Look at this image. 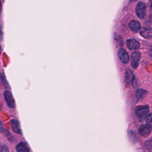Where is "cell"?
<instances>
[{"instance_id":"cell-16","label":"cell","mask_w":152,"mask_h":152,"mask_svg":"<svg viewBox=\"0 0 152 152\" xmlns=\"http://www.w3.org/2000/svg\"><path fill=\"white\" fill-rule=\"evenodd\" d=\"M1 11H2V5H1V0H0V15H1Z\"/></svg>"},{"instance_id":"cell-5","label":"cell","mask_w":152,"mask_h":152,"mask_svg":"<svg viewBox=\"0 0 152 152\" xmlns=\"http://www.w3.org/2000/svg\"><path fill=\"white\" fill-rule=\"evenodd\" d=\"M4 95V98H5V102H6L8 106L10 108H14L15 107L14 100L11 93L8 91H5Z\"/></svg>"},{"instance_id":"cell-11","label":"cell","mask_w":152,"mask_h":152,"mask_svg":"<svg viewBox=\"0 0 152 152\" xmlns=\"http://www.w3.org/2000/svg\"><path fill=\"white\" fill-rule=\"evenodd\" d=\"M134 79V74L133 72L130 69H128L125 72V82L127 84H129L133 81Z\"/></svg>"},{"instance_id":"cell-10","label":"cell","mask_w":152,"mask_h":152,"mask_svg":"<svg viewBox=\"0 0 152 152\" xmlns=\"http://www.w3.org/2000/svg\"><path fill=\"white\" fill-rule=\"evenodd\" d=\"M11 125L12 131L17 134H21V129L18 122L15 119H12L11 121Z\"/></svg>"},{"instance_id":"cell-2","label":"cell","mask_w":152,"mask_h":152,"mask_svg":"<svg viewBox=\"0 0 152 152\" xmlns=\"http://www.w3.org/2000/svg\"><path fill=\"white\" fill-rule=\"evenodd\" d=\"M135 12L137 17L140 18H143L146 14V5L142 2H140L138 3Z\"/></svg>"},{"instance_id":"cell-14","label":"cell","mask_w":152,"mask_h":152,"mask_svg":"<svg viewBox=\"0 0 152 152\" xmlns=\"http://www.w3.org/2000/svg\"><path fill=\"white\" fill-rule=\"evenodd\" d=\"M0 152H9V150L6 145H2L0 146Z\"/></svg>"},{"instance_id":"cell-1","label":"cell","mask_w":152,"mask_h":152,"mask_svg":"<svg viewBox=\"0 0 152 152\" xmlns=\"http://www.w3.org/2000/svg\"><path fill=\"white\" fill-rule=\"evenodd\" d=\"M135 113L140 121H143L147 118L149 113L148 106H139L137 107L135 109Z\"/></svg>"},{"instance_id":"cell-6","label":"cell","mask_w":152,"mask_h":152,"mask_svg":"<svg viewBox=\"0 0 152 152\" xmlns=\"http://www.w3.org/2000/svg\"><path fill=\"white\" fill-rule=\"evenodd\" d=\"M118 56L120 60L124 64L128 63L129 61V56L127 52L124 49H120L118 50Z\"/></svg>"},{"instance_id":"cell-18","label":"cell","mask_w":152,"mask_h":152,"mask_svg":"<svg viewBox=\"0 0 152 152\" xmlns=\"http://www.w3.org/2000/svg\"><path fill=\"white\" fill-rule=\"evenodd\" d=\"M0 109H1V105H0Z\"/></svg>"},{"instance_id":"cell-7","label":"cell","mask_w":152,"mask_h":152,"mask_svg":"<svg viewBox=\"0 0 152 152\" xmlns=\"http://www.w3.org/2000/svg\"><path fill=\"white\" fill-rule=\"evenodd\" d=\"M126 45L130 50L137 49L140 48V43L135 39H131L126 41Z\"/></svg>"},{"instance_id":"cell-4","label":"cell","mask_w":152,"mask_h":152,"mask_svg":"<svg viewBox=\"0 0 152 152\" xmlns=\"http://www.w3.org/2000/svg\"><path fill=\"white\" fill-rule=\"evenodd\" d=\"M151 131V126L150 124L141 125L138 130L139 134L142 137H147Z\"/></svg>"},{"instance_id":"cell-9","label":"cell","mask_w":152,"mask_h":152,"mask_svg":"<svg viewBox=\"0 0 152 152\" xmlns=\"http://www.w3.org/2000/svg\"><path fill=\"white\" fill-rule=\"evenodd\" d=\"M16 150L17 152H30L28 146L25 142H20L16 147Z\"/></svg>"},{"instance_id":"cell-12","label":"cell","mask_w":152,"mask_h":152,"mask_svg":"<svg viewBox=\"0 0 152 152\" xmlns=\"http://www.w3.org/2000/svg\"><path fill=\"white\" fill-rule=\"evenodd\" d=\"M140 34L145 39H150L151 37V31L148 28L144 27L140 30Z\"/></svg>"},{"instance_id":"cell-13","label":"cell","mask_w":152,"mask_h":152,"mask_svg":"<svg viewBox=\"0 0 152 152\" xmlns=\"http://www.w3.org/2000/svg\"><path fill=\"white\" fill-rule=\"evenodd\" d=\"M147 94V91H145V90L138 89L136 91V97L138 100H139L144 97Z\"/></svg>"},{"instance_id":"cell-15","label":"cell","mask_w":152,"mask_h":152,"mask_svg":"<svg viewBox=\"0 0 152 152\" xmlns=\"http://www.w3.org/2000/svg\"><path fill=\"white\" fill-rule=\"evenodd\" d=\"M5 130V128H4V125L3 124V123L2 122V121L0 120V132H2Z\"/></svg>"},{"instance_id":"cell-17","label":"cell","mask_w":152,"mask_h":152,"mask_svg":"<svg viewBox=\"0 0 152 152\" xmlns=\"http://www.w3.org/2000/svg\"><path fill=\"white\" fill-rule=\"evenodd\" d=\"M1 51H2V49H1V46H0V55H1Z\"/></svg>"},{"instance_id":"cell-3","label":"cell","mask_w":152,"mask_h":152,"mask_svg":"<svg viewBox=\"0 0 152 152\" xmlns=\"http://www.w3.org/2000/svg\"><path fill=\"white\" fill-rule=\"evenodd\" d=\"M141 58V53L138 51H134L131 54V65L134 69H136L139 65Z\"/></svg>"},{"instance_id":"cell-8","label":"cell","mask_w":152,"mask_h":152,"mask_svg":"<svg viewBox=\"0 0 152 152\" xmlns=\"http://www.w3.org/2000/svg\"><path fill=\"white\" fill-rule=\"evenodd\" d=\"M129 27L131 28L132 31L134 32H138V31L140 30L141 28V26L139 22L135 21V20H132L129 24Z\"/></svg>"}]
</instances>
